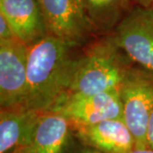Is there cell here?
<instances>
[{
	"label": "cell",
	"mask_w": 153,
	"mask_h": 153,
	"mask_svg": "<svg viewBox=\"0 0 153 153\" xmlns=\"http://www.w3.org/2000/svg\"><path fill=\"white\" fill-rule=\"evenodd\" d=\"M128 153H153V150L148 146H145V147H136L135 146Z\"/></svg>",
	"instance_id": "cell-16"
},
{
	"label": "cell",
	"mask_w": 153,
	"mask_h": 153,
	"mask_svg": "<svg viewBox=\"0 0 153 153\" xmlns=\"http://www.w3.org/2000/svg\"><path fill=\"white\" fill-rule=\"evenodd\" d=\"M118 94L123 120L134 138L135 146H147V126L153 111V74L134 65L120 85Z\"/></svg>",
	"instance_id": "cell-3"
},
{
	"label": "cell",
	"mask_w": 153,
	"mask_h": 153,
	"mask_svg": "<svg viewBox=\"0 0 153 153\" xmlns=\"http://www.w3.org/2000/svg\"><path fill=\"white\" fill-rule=\"evenodd\" d=\"M18 39L9 22L0 14V41H12Z\"/></svg>",
	"instance_id": "cell-13"
},
{
	"label": "cell",
	"mask_w": 153,
	"mask_h": 153,
	"mask_svg": "<svg viewBox=\"0 0 153 153\" xmlns=\"http://www.w3.org/2000/svg\"><path fill=\"white\" fill-rule=\"evenodd\" d=\"M76 49L49 34L29 47L27 86L23 107L47 111L66 93Z\"/></svg>",
	"instance_id": "cell-1"
},
{
	"label": "cell",
	"mask_w": 153,
	"mask_h": 153,
	"mask_svg": "<svg viewBox=\"0 0 153 153\" xmlns=\"http://www.w3.org/2000/svg\"><path fill=\"white\" fill-rule=\"evenodd\" d=\"M13 153H31L30 152H28L27 150L24 149V148H22V149H18L16 152H14Z\"/></svg>",
	"instance_id": "cell-18"
},
{
	"label": "cell",
	"mask_w": 153,
	"mask_h": 153,
	"mask_svg": "<svg viewBox=\"0 0 153 153\" xmlns=\"http://www.w3.org/2000/svg\"><path fill=\"white\" fill-rule=\"evenodd\" d=\"M146 145L148 147L153 150V111L148 123L147 132H146Z\"/></svg>",
	"instance_id": "cell-14"
},
{
	"label": "cell",
	"mask_w": 153,
	"mask_h": 153,
	"mask_svg": "<svg viewBox=\"0 0 153 153\" xmlns=\"http://www.w3.org/2000/svg\"><path fill=\"white\" fill-rule=\"evenodd\" d=\"M49 35L81 48L99 37L82 0H38Z\"/></svg>",
	"instance_id": "cell-4"
},
{
	"label": "cell",
	"mask_w": 153,
	"mask_h": 153,
	"mask_svg": "<svg viewBox=\"0 0 153 153\" xmlns=\"http://www.w3.org/2000/svg\"><path fill=\"white\" fill-rule=\"evenodd\" d=\"M29 47L19 39L0 41V107L22 106L27 86Z\"/></svg>",
	"instance_id": "cell-7"
},
{
	"label": "cell",
	"mask_w": 153,
	"mask_h": 153,
	"mask_svg": "<svg viewBox=\"0 0 153 153\" xmlns=\"http://www.w3.org/2000/svg\"><path fill=\"white\" fill-rule=\"evenodd\" d=\"M138 5L145 8H152L153 6V0H136Z\"/></svg>",
	"instance_id": "cell-17"
},
{
	"label": "cell",
	"mask_w": 153,
	"mask_h": 153,
	"mask_svg": "<svg viewBox=\"0 0 153 153\" xmlns=\"http://www.w3.org/2000/svg\"><path fill=\"white\" fill-rule=\"evenodd\" d=\"M0 14L16 38L32 47L49 35L38 0H0Z\"/></svg>",
	"instance_id": "cell-9"
},
{
	"label": "cell",
	"mask_w": 153,
	"mask_h": 153,
	"mask_svg": "<svg viewBox=\"0 0 153 153\" xmlns=\"http://www.w3.org/2000/svg\"><path fill=\"white\" fill-rule=\"evenodd\" d=\"M134 66L111 35L98 37L75 55L66 93L88 95L118 91Z\"/></svg>",
	"instance_id": "cell-2"
},
{
	"label": "cell",
	"mask_w": 153,
	"mask_h": 153,
	"mask_svg": "<svg viewBox=\"0 0 153 153\" xmlns=\"http://www.w3.org/2000/svg\"><path fill=\"white\" fill-rule=\"evenodd\" d=\"M41 112L16 106L0 110V153H13L27 144Z\"/></svg>",
	"instance_id": "cell-11"
},
{
	"label": "cell",
	"mask_w": 153,
	"mask_h": 153,
	"mask_svg": "<svg viewBox=\"0 0 153 153\" xmlns=\"http://www.w3.org/2000/svg\"><path fill=\"white\" fill-rule=\"evenodd\" d=\"M47 111L63 116L72 128L101 121L123 118L118 91L81 95L63 94Z\"/></svg>",
	"instance_id": "cell-6"
},
{
	"label": "cell",
	"mask_w": 153,
	"mask_h": 153,
	"mask_svg": "<svg viewBox=\"0 0 153 153\" xmlns=\"http://www.w3.org/2000/svg\"><path fill=\"white\" fill-rule=\"evenodd\" d=\"M152 10H153V6H152Z\"/></svg>",
	"instance_id": "cell-19"
},
{
	"label": "cell",
	"mask_w": 153,
	"mask_h": 153,
	"mask_svg": "<svg viewBox=\"0 0 153 153\" xmlns=\"http://www.w3.org/2000/svg\"><path fill=\"white\" fill-rule=\"evenodd\" d=\"M136 66L153 74V10L137 4L111 34Z\"/></svg>",
	"instance_id": "cell-5"
},
{
	"label": "cell",
	"mask_w": 153,
	"mask_h": 153,
	"mask_svg": "<svg viewBox=\"0 0 153 153\" xmlns=\"http://www.w3.org/2000/svg\"><path fill=\"white\" fill-rule=\"evenodd\" d=\"M82 4L99 37L111 35L137 5L136 0H82Z\"/></svg>",
	"instance_id": "cell-12"
},
{
	"label": "cell",
	"mask_w": 153,
	"mask_h": 153,
	"mask_svg": "<svg viewBox=\"0 0 153 153\" xmlns=\"http://www.w3.org/2000/svg\"><path fill=\"white\" fill-rule=\"evenodd\" d=\"M72 129L80 145L101 153H128L136 146L123 118L107 119Z\"/></svg>",
	"instance_id": "cell-8"
},
{
	"label": "cell",
	"mask_w": 153,
	"mask_h": 153,
	"mask_svg": "<svg viewBox=\"0 0 153 153\" xmlns=\"http://www.w3.org/2000/svg\"><path fill=\"white\" fill-rule=\"evenodd\" d=\"M73 129L63 116L44 111L38 117L27 146L31 153H66L71 147Z\"/></svg>",
	"instance_id": "cell-10"
},
{
	"label": "cell",
	"mask_w": 153,
	"mask_h": 153,
	"mask_svg": "<svg viewBox=\"0 0 153 153\" xmlns=\"http://www.w3.org/2000/svg\"><path fill=\"white\" fill-rule=\"evenodd\" d=\"M66 153H101L100 152H97L95 150H93L91 148L83 146L82 145H80L78 147L76 148H69V150L67 151Z\"/></svg>",
	"instance_id": "cell-15"
}]
</instances>
